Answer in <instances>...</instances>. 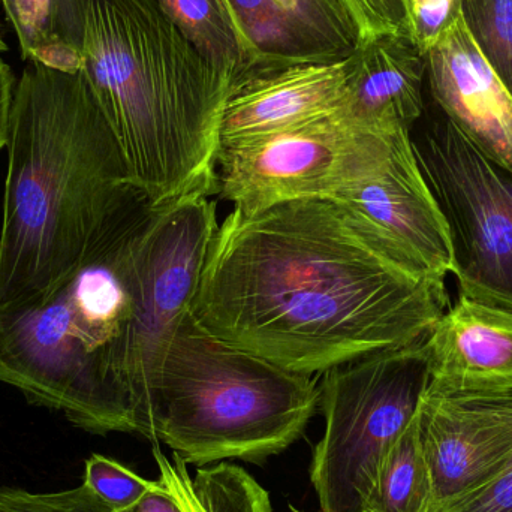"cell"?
<instances>
[{
	"instance_id": "4",
	"label": "cell",
	"mask_w": 512,
	"mask_h": 512,
	"mask_svg": "<svg viewBox=\"0 0 512 512\" xmlns=\"http://www.w3.org/2000/svg\"><path fill=\"white\" fill-rule=\"evenodd\" d=\"M318 408L315 376L219 339L189 310L153 385L144 438L198 468L264 463L303 436Z\"/></svg>"
},
{
	"instance_id": "27",
	"label": "cell",
	"mask_w": 512,
	"mask_h": 512,
	"mask_svg": "<svg viewBox=\"0 0 512 512\" xmlns=\"http://www.w3.org/2000/svg\"><path fill=\"white\" fill-rule=\"evenodd\" d=\"M161 484V483H159ZM129 512H182L176 502L168 495L164 487H159L155 492L150 493L135 510Z\"/></svg>"
},
{
	"instance_id": "12",
	"label": "cell",
	"mask_w": 512,
	"mask_h": 512,
	"mask_svg": "<svg viewBox=\"0 0 512 512\" xmlns=\"http://www.w3.org/2000/svg\"><path fill=\"white\" fill-rule=\"evenodd\" d=\"M339 200L399 243L427 276L447 282L454 255L444 215L418 164L411 131L400 132L385 167Z\"/></svg>"
},
{
	"instance_id": "24",
	"label": "cell",
	"mask_w": 512,
	"mask_h": 512,
	"mask_svg": "<svg viewBox=\"0 0 512 512\" xmlns=\"http://www.w3.org/2000/svg\"><path fill=\"white\" fill-rule=\"evenodd\" d=\"M411 36L427 53L460 18V0H406Z\"/></svg>"
},
{
	"instance_id": "2",
	"label": "cell",
	"mask_w": 512,
	"mask_h": 512,
	"mask_svg": "<svg viewBox=\"0 0 512 512\" xmlns=\"http://www.w3.org/2000/svg\"><path fill=\"white\" fill-rule=\"evenodd\" d=\"M6 149L0 307L50 297L150 209L81 69L26 60Z\"/></svg>"
},
{
	"instance_id": "14",
	"label": "cell",
	"mask_w": 512,
	"mask_h": 512,
	"mask_svg": "<svg viewBox=\"0 0 512 512\" xmlns=\"http://www.w3.org/2000/svg\"><path fill=\"white\" fill-rule=\"evenodd\" d=\"M430 384L512 385V310L457 294L424 339Z\"/></svg>"
},
{
	"instance_id": "22",
	"label": "cell",
	"mask_w": 512,
	"mask_h": 512,
	"mask_svg": "<svg viewBox=\"0 0 512 512\" xmlns=\"http://www.w3.org/2000/svg\"><path fill=\"white\" fill-rule=\"evenodd\" d=\"M0 512H114L86 484L56 493L0 487Z\"/></svg>"
},
{
	"instance_id": "11",
	"label": "cell",
	"mask_w": 512,
	"mask_h": 512,
	"mask_svg": "<svg viewBox=\"0 0 512 512\" xmlns=\"http://www.w3.org/2000/svg\"><path fill=\"white\" fill-rule=\"evenodd\" d=\"M349 54L265 53L237 75L222 119L221 149L286 131L342 107Z\"/></svg>"
},
{
	"instance_id": "29",
	"label": "cell",
	"mask_w": 512,
	"mask_h": 512,
	"mask_svg": "<svg viewBox=\"0 0 512 512\" xmlns=\"http://www.w3.org/2000/svg\"><path fill=\"white\" fill-rule=\"evenodd\" d=\"M295 511H297V510H295ZM297 512H301V511H297Z\"/></svg>"
},
{
	"instance_id": "13",
	"label": "cell",
	"mask_w": 512,
	"mask_h": 512,
	"mask_svg": "<svg viewBox=\"0 0 512 512\" xmlns=\"http://www.w3.org/2000/svg\"><path fill=\"white\" fill-rule=\"evenodd\" d=\"M426 60L436 107L487 155L512 170V95L462 17L427 50Z\"/></svg>"
},
{
	"instance_id": "19",
	"label": "cell",
	"mask_w": 512,
	"mask_h": 512,
	"mask_svg": "<svg viewBox=\"0 0 512 512\" xmlns=\"http://www.w3.org/2000/svg\"><path fill=\"white\" fill-rule=\"evenodd\" d=\"M158 2L204 56L233 69L237 75L265 54L231 17L221 0Z\"/></svg>"
},
{
	"instance_id": "7",
	"label": "cell",
	"mask_w": 512,
	"mask_h": 512,
	"mask_svg": "<svg viewBox=\"0 0 512 512\" xmlns=\"http://www.w3.org/2000/svg\"><path fill=\"white\" fill-rule=\"evenodd\" d=\"M424 339L322 373L324 435L309 471L319 512H363L385 453L411 423L429 387Z\"/></svg>"
},
{
	"instance_id": "20",
	"label": "cell",
	"mask_w": 512,
	"mask_h": 512,
	"mask_svg": "<svg viewBox=\"0 0 512 512\" xmlns=\"http://www.w3.org/2000/svg\"><path fill=\"white\" fill-rule=\"evenodd\" d=\"M460 17L512 95V0H460Z\"/></svg>"
},
{
	"instance_id": "17",
	"label": "cell",
	"mask_w": 512,
	"mask_h": 512,
	"mask_svg": "<svg viewBox=\"0 0 512 512\" xmlns=\"http://www.w3.org/2000/svg\"><path fill=\"white\" fill-rule=\"evenodd\" d=\"M24 60L59 71L81 69L87 0H0Z\"/></svg>"
},
{
	"instance_id": "28",
	"label": "cell",
	"mask_w": 512,
	"mask_h": 512,
	"mask_svg": "<svg viewBox=\"0 0 512 512\" xmlns=\"http://www.w3.org/2000/svg\"><path fill=\"white\" fill-rule=\"evenodd\" d=\"M5 51H8V47H6L5 42H3V39L0 38V54L5 53Z\"/></svg>"
},
{
	"instance_id": "26",
	"label": "cell",
	"mask_w": 512,
	"mask_h": 512,
	"mask_svg": "<svg viewBox=\"0 0 512 512\" xmlns=\"http://www.w3.org/2000/svg\"><path fill=\"white\" fill-rule=\"evenodd\" d=\"M15 78L8 63L0 57V150L8 143L9 122L14 102Z\"/></svg>"
},
{
	"instance_id": "18",
	"label": "cell",
	"mask_w": 512,
	"mask_h": 512,
	"mask_svg": "<svg viewBox=\"0 0 512 512\" xmlns=\"http://www.w3.org/2000/svg\"><path fill=\"white\" fill-rule=\"evenodd\" d=\"M433 486L417 414L382 459L363 512H432Z\"/></svg>"
},
{
	"instance_id": "9",
	"label": "cell",
	"mask_w": 512,
	"mask_h": 512,
	"mask_svg": "<svg viewBox=\"0 0 512 512\" xmlns=\"http://www.w3.org/2000/svg\"><path fill=\"white\" fill-rule=\"evenodd\" d=\"M411 140L447 222L459 294L512 310V170L439 108Z\"/></svg>"
},
{
	"instance_id": "21",
	"label": "cell",
	"mask_w": 512,
	"mask_h": 512,
	"mask_svg": "<svg viewBox=\"0 0 512 512\" xmlns=\"http://www.w3.org/2000/svg\"><path fill=\"white\" fill-rule=\"evenodd\" d=\"M114 512L135 510L150 493L161 487L158 480H146L116 460L93 454L86 462L84 481Z\"/></svg>"
},
{
	"instance_id": "3",
	"label": "cell",
	"mask_w": 512,
	"mask_h": 512,
	"mask_svg": "<svg viewBox=\"0 0 512 512\" xmlns=\"http://www.w3.org/2000/svg\"><path fill=\"white\" fill-rule=\"evenodd\" d=\"M81 71L150 207L218 195L237 74L204 56L158 0H87Z\"/></svg>"
},
{
	"instance_id": "8",
	"label": "cell",
	"mask_w": 512,
	"mask_h": 512,
	"mask_svg": "<svg viewBox=\"0 0 512 512\" xmlns=\"http://www.w3.org/2000/svg\"><path fill=\"white\" fill-rule=\"evenodd\" d=\"M403 131L364 125L342 105L286 131L222 147L218 195L245 215L289 201L337 198L385 167Z\"/></svg>"
},
{
	"instance_id": "16",
	"label": "cell",
	"mask_w": 512,
	"mask_h": 512,
	"mask_svg": "<svg viewBox=\"0 0 512 512\" xmlns=\"http://www.w3.org/2000/svg\"><path fill=\"white\" fill-rule=\"evenodd\" d=\"M152 453L159 483L182 512H274L270 493L240 466L219 462L192 477L179 454L165 456L159 444Z\"/></svg>"
},
{
	"instance_id": "15",
	"label": "cell",
	"mask_w": 512,
	"mask_h": 512,
	"mask_svg": "<svg viewBox=\"0 0 512 512\" xmlns=\"http://www.w3.org/2000/svg\"><path fill=\"white\" fill-rule=\"evenodd\" d=\"M343 107L381 131H412L426 113V53L406 33H379L355 42L349 54Z\"/></svg>"
},
{
	"instance_id": "1",
	"label": "cell",
	"mask_w": 512,
	"mask_h": 512,
	"mask_svg": "<svg viewBox=\"0 0 512 512\" xmlns=\"http://www.w3.org/2000/svg\"><path fill=\"white\" fill-rule=\"evenodd\" d=\"M445 283L345 201L310 198L233 209L191 310L219 339L318 376L423 340L450 304Z\"/></svg>"
},
{
	"instance_id": "10",
	"label": "cell",
	"mask_w": 512,
	"mask_h": 512,
	"mask_svg": "<svg viewBox=\"0 0 512 512\" xmlns=\"http://www.w3.org/2000/svg\"><path fill=\"white\" fill-rule=\"evenodd\" d=\"M417 420L432 475V512L486 486L511 463L512 385L429 384Z\"/></svg>"
},
{
	"instance_id": "5",
	"label": "cell",
	"mask_w": 512,
	"mask_h": 512,
	"mask_svg": "<svg viewBox=\"0 0 512 512\" xmlns=\"http://www.w3.org/2000/svg\"><path fill=\"white\" fill-rule=\"evenodd\" d=\"M131 310L120 242L50 297L0 307V382L86 432L137 433L105 364Z\"/></svg>"
},
{
	"instance_id": "25",
	"label": "cell",
	"mask_w": 512,
	"mask_h": 512,
	"mask_svg": "<svg viewBox=\"0 0 512 512\" xmlns=\"http://www.w3.org/2000/svg\"><path fill=\"white\" fill-rule=\"evenodd\" d=\"M441 512H512V460L492 481Z\"/></svg>"
},
{
	"instance_id": "23",
	"label": "cell",
	"mask_w": 512,
	"mask_h": 512,
	"mask_svg": "<svg viewBox=\"0 0 512 512\" xmlns=\"http://www.w3.org/2000/svg\"><path fill=\"white\" fill-rule=\"evenodd\" d=\"M351 24L355 42L379 33H406L411 36L406 0H334Z\"/></svg>"
},
{
	"instance_id": "6",
	"label": "cell",
	"mask_w": 512,
	"mask_h": 512,
	"mask_svg": "<svg viewBox=\"0 0 512 512\" xmlns=\"http://www.w3.org/2000/svg\"><path fill=\"white\" fill-rule=\"evenodd\" d=\"M218 210L209 195L150 207L123 243L131 316L105 352L108 375L146 436L153 385L174 334L191 310Z\"/></svg>"
}]
</instances>
